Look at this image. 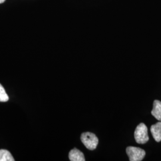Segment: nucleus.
Returning <instances> with one entry per match:
<instances>
[{
  "label": "nucleus",
  "mask_w": 161,
  "mask_h": 161,
  "mask_svg": "<svg viewBox=\"0 0 161 161\" xmlns=\"http://www.w3.org/2000/svg\"><path fill=\"white\" fill-rule=\"evenodd\" d=\"M80 140L86 149L91 150L96 149L98 143L97 137L92 132L82 133L80 136Z\"/></svg>",
  "instance_id": "f03ea898"
},
{
  "label": "nucleus",
  "mask_w": 161,
  "mask_h": 161,
  "mask_svg": "<svg viewBox=\"0 0 161 161\" xmlns=\"http://www.w3.org/2000/svg\"><path fill=\"white\" fill-rule=\"evenodd\" d=\"M69 160L71 161H86L85 157L82 152L77 149H74L70 151L69 153Z\"/></svg>",
  "instance_id": "39448f33"
},
{
  "label": "nucleus",
  "mask_w": 161,
  "mask_h": 161,
  "mask_svg": "<svg viewBox=\"0 0 161 161\" xmlns=\"http://www.w3.org/2000/svg\"><path fill=\"white\" fill-rule=\"evenodd\" d=\"M5 1H6V0H0V4H2V3H4Z\"/></svg>",
  "instance_id": "1a4fd4ad"
},
{
  "label": "nucleus",
  "mask_w": 161,
  "mask_h": 161,
  "mask_svg": "<svg viewBox=\"0 0 161 161\" xmlns=\"http://www.w3.org/2000/svg\"><path fill=\"white\" fill-rule=\"evenodd\" d=\"M156 119L158 121H161V102L158 100H155L153 102V109L151 112Z\"/></svg>",
  "instance_id": "423d86ee"
},
{
  "label": "nucleus",
  "mask_w": 161,
  "mask_h": 161,
  "mask_svg": "<svg viewBox=\"0 0 161 161\" xmlns=\"http://www.w3.org/2000/svg\"><path fill=\"white\" fill-rule=\"evenodd\" d=\"M9 100V97L6 93V90L4 87L0 84V102H6Z\"/></svg>",
  "instance_id": "6e6552de"
},
{
  "label": "nucleus",
  "mask_w": 161,
  "mask_h": 161,
  "mask_svg": "<svg viewBox=\"0 0 161 161\" xmlns=\"http://www.w3.org/2000/svg\"><path fill=\"white\" fill-rule=\"evenodd\" d=\"M126 152L130 161H142L146 155V152L144 150L134 146L127 147Z\"/></svg>",
  "instance_id": "7ed1b4c3"
},
{
  "label": "nucleus",
  "mask_w": 161,
  "mask_h": 161,
  "mask_svg": "<svg viewBox=\"0 0 161 161\" xmlns=\"http://www.w3.org/2000/svg\"><path fill=\"white\" fill-rule=\"evenodd\" d=\"M0 161H14V159L9 151L5 149H1Z\"/></svg>",
  "instance_id": "0eeeda50"
},
{
  "label": "nucleus",
  "mask_w": 161,
  "mask_h": 161,
  "mask_svg": "<svg viewBox=\"0 0 161 161\" xmlns=\"http://www.w3.org/2000/svg\"><path fill=\"white\" fill-rule=\"evenodd\" d=\"M150 132L156 142L161 141V121L157 122L150 127Z\"/></svg>",
  "instance_id": "20e7f679"
},
{
  "label": "nucleus",
  "mask_w": 161,
  "mask_h": 161,
  "mask_svg": "<svg viewBox=\"0 0 161 161\" xmlns=\"http://www.w3.org/2000/svg\"><path fill=\"white\" fill-rule=\"evenodd\" d=\"M134 137L136 142L138 144H145L149 141L147 127L144 124L141 123L136 127L134 131Z\"/></svg>",
  "instance_id": "f257e3e1"
}]
</instances>
